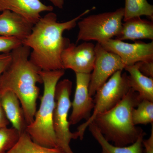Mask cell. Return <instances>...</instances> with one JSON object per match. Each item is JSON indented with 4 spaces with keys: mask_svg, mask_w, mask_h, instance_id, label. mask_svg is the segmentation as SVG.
Listing matches in <instances>:
<instances>
[{
    "mask_svg": "<svg viewBox=\"0 0 153 153\" xmlns=\"http://www.w3.org/2000/svg\"><path fill=\"white\" fill-rule=\"evenodd\" d=\"M95 8L87 9L74 19L63 22H57V15L52 12L41 17L33 26L31 34L23 41V45L32 50L30 61L43 71L63 69L61 56L71 43L63 36V33L75 27L82 17Z\"/></svg>",
    "mask_w": 153,
    "mask_h": 153,
    "instance_id": "1",
    "label": "cell"
},
{
    "mask_svg": "<svg viewBox=\"0 0 153 153\" xmlns=\"http://www.w3.org/2000/svg\"><path fill=\"white\" fill-rule=\"evenodd\" d=\"M31 49L22 45L11 52L12 60L0 76V93L9 90L19 99L28 125L34 121L37 111V100L43 83L40 69L30 60Z\"/></svg>",
    "mask_w": 153,
    "mask_h": 153,
    "instance_id": "2",
    "label": "cell"
},
{
    "mask_svg": "<svg viewBox=\"0 0 153 153\" xmlns=\"http://www.w3.org/2000/svg\"><path fill=\"white\" fill-rule=\"evenodd\" d=\"M140 101L137 93L130 88L117 105L98 114L92 123L105 138L114 146L123 147L131 145L144 132L134 124L132 116L133 109Z\"/></svg>",
    "mask_w": 153,
    "mask_h": 153,
    "instance_id": "3",
    "label": "cell"
},
{
    "mask_svg": "<svg viewBox=\"0 0 153 153\" xmlns=\"http://www.w3.org/2000/svg\"><path fill=\"white\" fill-rule=\"evenodd\" d=\"M39 74L44 84V92L34 121L27 126L26 131L33 141L38 144L47 147L57 148L53 123L55 91L57 83L65 74V70H40Z\"/></svg>",
    "mask_w": 153,
    "mask_h": 153,
    "instance_id": "4",
    "label": "cell"
},
{
    "mask_svg": "<svg viewBox=\"0 0 153 153\" xmlns=\"http://www.w3.org/2000/svg\"><path fill=\"white\" fill-rule=\"evenodd\" d=\"M123 7L85 17L77 22L78 31L76 43L80 41L101 43L113 39L121 30Z\"/></svg>",
    "mask_w": 153,
    "mask_h": 153,
    "instance_id": "5",
    "label": "cell"
},
{
    "mask_svg": "<svg viewBox=\"0 0 153 153\" xmlns=\"http://www.w3.org/2000/svg\"><path fill=\"white\" fill-rule=\"evenodd\" d=\"M72 82L69 79L59 81L55 91V107L53 115V128L57 148L64 153H74L70 147L72 139L78 138L76 132H71L68 120L71 107V96Z\"/></svg>",
    "mask_w": 153,
    "mask_h": 153,
    "instance_id": "6",
    "label": "cell"
},
{
    "mask_svg": "<svg viewBox=\"0 0 153 153\" xmlns=\"http://www.w3.org/2000/svg\"><path fill=\"white\" fill-rule=\"evenodd\" d=\"M130 89L126 72H116L96 92L93 111L90 118L77 128L78 138L83 140L88 126L98 114L108 111L122 100Z\"/></svg>",
    "mask_w": 153,
    "mask_h": 153,
    "instance_id": "7",
    "label": "cell"
},
{
    "mask_svg": "<svg viewBox=\"0 0 153 153\" xmlns=\"http://www.w3.org/2000/svg\"><path fill=\"white\" fill-rule=\"evenodd\" d=\"M95 60L93 70L91 73L89 92L91 96L96 92L118 71H123L125 65L117 55L105 49L101 44L95 45Z\"/></svg>",
    "mask_w": 153,
    "mask_h": 153,
    "instance_id": "8",
    "label": "cell"
},
{
    "mask_svg": "<svg viewBox=\"0 0 153 153\" xmlns=\"http://www.w3.org/2000/svg\"><path fill=\"white\" fill-rule=\"evenodd\" d=\"M105 49L117 55L126 66L142 61H153V41L128 43L111 39L100 43Z\"/></svg>",
    "mask_w": 153,
    "mask_h": 153,
    "instance_id": "9",
    "label": "cell"
},
{
    "mask_svg": "<svg viewBox=\"0 0 153 153\" xmlns=\"http://www.w3.org/2000/svg\"><path fill=\"white\" fill-rule=\"evenodd\" d=\"M95 60V45L88 42L78 45L70 43L61 56L63 69H71L75 73L91 74Z\"/></svg>",
    "mask_w": 153,
    "mask_h": 153,
    "instance_id": "10",
    "label": "cell"
},
{
    "mask_svg": "<svg viewBox=\"0 0 153 153\" xmlns=\"http://www.w3.org/2000/svg\"><path fill=\"white\" fill-rule=\"evenodd\" d=\"M75 73L76 88L71 103L72 111L68 117L70 125L76 124L83 119L87 120L94 108V101L89 92L91 74Z\"/></svg>",
    "mask_w": 153,
    "mask_h": 153,
    "instance_id": "11",
    "label": "cell"
},
{
    "mask_svg": "<svg viewBox=\"0 0 153 153\" xmlns=\"http://www.w3.org/2000/svg\"><path fill=\"white\" fill-rule=\"evenodd\" d=\"M53 7L47 5L41 0H0V12L8 10L13 12L34 25L43 12H52Z\"/></svg>",
    "mask_w": 153,
    "mask_h": 153,
    "instance_id": "12",
    "label": "cell"
},
{
    "mask_svg": "<svg viewBox=\"0 0 153 153\" xmlns=\"http://www.w3.org/2000/svg\"><path fill=\"white\" fill-rule=\"evenodd\" d=\"M0 14V36L23 41L31 34L34 25L19 14L8 10Z\"/></svg>",
    "mask_w": 153,
    "mask_h": 153,
    "instance_id": "13",
    "label": "cell"
},
{
    "mask_svg": "<svg viewBox=\"0 0 153 153\" xmlns=\"http://www.w3.org/2000/svg\"><path fill=\"white\" fill-rule=\"evenodd\" d=\"M123 23L121 30L115 39L120 41L140 39L153 40V21L135 17Z\"/></svg>",
    "mask_w": 153,
    "mask_h": 153,
    "instance_id": "14",
    "label": "cell"
},
{
    "mask_svg": "<svg viewBox=\"0 0 153 153\" xmlns=\"http://www.w3.org/2000/svg\"><path fill=\"white\" fill-rule=\"evenodd\" d=\"M0 98L6 117L13 127L21 133L26 131L27 124L16 95L12 91L7 90L0 93Z\"/></svg>",
    "mask_w": 153,
    "mask_h": 153,
    "instance_id": "15",
    "label": "cell"
},
{
    "mask_svg": "<svg viewBox=\"0 0 153 153\" xmlns=\"http://www.w3.org/2000/svg\"><path fill=\"white\" fill-rule=\"evenodd\" d=\"M124 69L128 73V79L130 88L137 93L141 101L153 102V78L142 74L136 64L126 66Z\"/></svg>",
    "mask_w": 153,
    "mask_h": 153,
    "instance_id": "16",
    "label": "cell"
},
{
    "mask_svg": "<svg viewBox=\"0 0 153 153\" xmlns=\"http://www.w3.org/2000/svg\"><path fill=\"white\" fill-rule=\"evenodd\" d=\"M88 129L96 140L100 145L102 153H143V141L146 133L142 134L133 143L126 146H117L111 144L100 131L96 126L92 123L88 126Z\"/></svg>",
    "mask_w": 153,
    "mask_h": 153,
    "instance_id": "17",
    "label": "cell"
},
{
    "mask_svg": "<svg viewBox=\"0 0 153 153\" xmlns=\"http://www.w3.org/2000/svg\"><path fill=\"white\" fill-rule=\"evenodd\" d=\"M6 153H64L58 148L43 146L35 143L26 131L20 135L19 140Z\"/></svg>",
    "mask_w": 153,
    "mask_h": 153,
    "instance_id": "18",
    "label": "cell"
},
{
    "mask_svg": "<svg viewBox=\"0 0 153 153\" xmlns=\"http://www.w3.org/2000/svg\"><path fill=\"white\" fill-rule=\"evenodd\" d=\"M124 22L135 17L146 16L153 21V6L147 0H125Z\"/></svg>",
    "mask_w": 153,
    "mask_h": 153,
    "instance_id": "19",
    "label": "cell"
},
{
    "mask_svg": "<svg viewBox=\"0 0 153 153\" xmlns=\"http://www.w3.org/2000/svg\"><path fill=\"white\" fill-rule=\"evenodd\" d=\"M132 116L135 126L153 123V102L141 100L133 109Z\"/></svg>",
    "mask_w": 153,
    "mask_h": 153,
    "instance_id": "20",
    "label": "cell"
},
{
    "mask_svg": "<svg viewBox=\"0 0 153 153\" xmlns=\"http://www.w3.org/2000/svg\"><path fill=\"white\" fill-rule=\"evenodd\" d=\"M21 133L13 127L0 128V153H6L16 143Z\"/></svg>",
    "mask_w": 153,
    "mask_h": 153,
    "instance_id": "21",
    "label": "cell"
},
{
    "mask_svg": "<svg viewBox=\"0 0 153 153\" xmlns=\"http://www.w3.org/2000/svg\"><path fill=\"white\" fill-rule=\"evenodd\" d=\"M23 45V41L16 38L0 36V53H11L14 49Z\"/></svg>",
    "mask_w": 153,
    "mask_h": 153,
    "instance_id": "22",
    "label": "cell"
},
{
    "mask_svg": "<svg viewBox=\"0 0 153 153\" xmlns=\"http://www.w3.org/2000/svg\"><path fill=\"white\" fill-rule=\"evenodd\" d=\"M136 64L142 74L153 78V61H142Z\"/></svg>",
    "mask_w": 153,
    "mask_h": 153,
    "instance_id": "23",
    "label": "cell"
},
{
    "mask_svg": "<svg viewBox=\"0 0 153 153\" xmlns=\"http://www.w3.org/2000/svg\"><path fill=\"white\" fill-rule=\"evenodd\" d=\"M12 60L11 53L0 54V76L8 67Z\"/></svg>",
    "mask_w": 153,
    "mask_h": 153,
    "instance_id": "24",
    "label": "cell"
},
{
    "mask_svg": "<svg viewBox=\"0 0 153 153\" xmlns=\"http://www.w3.org/2000/svg\"><path fill=\"white\" fill-rule=\"evenodd\" d=\"M143 143L145 147V153H153V123L152 124L149 137L147 139L143 140Z\"/></svg>",
    "mask_w": 153,
    "mask_h": 153,
    "instance_id": "25",
    "label": "cell"
},
{
    "mask_svg": "<svg viewBox=\"0 0 153 153\" xmlns=\"http://www.w3.org/2000/svg\"><path fill=\"white\" fill-rule=\"evenodd\" d=\"M10 122L7 118L2 106L1 103L0 98V128L7 127L9 125Z\"/></svg>",
    "mask_w": 153,
    "mask_h": 153,
    "instance_id": "26",
    "label": "cell"
},
{
    "mask_svg": "<svg viewBox=\"0 0 153 153\" xmlns=\"http://www.w3.org/2000/svg\"><path fill=\"white\" fill-rule=\"evenodd\" d=\"M55 7L60 9L63 8L65 0H48Z\"/></svg>",
    "mask_w": 153,
    "mask_h": 153,
    "instance_id": "27",
    "label": "cell"
}]
</instances>
